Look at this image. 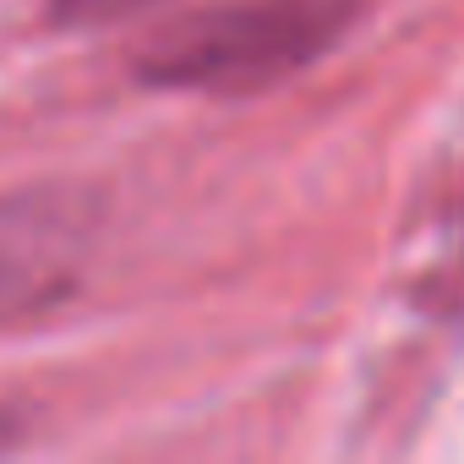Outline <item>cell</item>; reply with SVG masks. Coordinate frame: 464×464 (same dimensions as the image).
Instances as JSON below:
<instances>
[{"mask_svg":"<svg viewBox=\"0 0 464 464\" xmlns=\"http://www.w3.org/2000/svg\"><path fill=\"white\" fill-rule=\"evenodd\" d=\"M361 17V0H218L159 28L131 72L169 93L241 99L317 66Z\"/></svg>","mask_w":464,"mask_h":464,"instance_id":"obj_1","label":"cell"},{"mask_svg":"<svg viewBox=\"0 0 464 464\" xmlns=\"http://www.w3.org/2000/svg\"><path fill=\"white\" fill-rule=\"evenodd\" d=\"M148 6H159V0H50V17L61 28H110V23L137 17Z\"/></svg>","mask_w":464,"mask_h":464,"instance_id":"obj_3","label":"cell"},{"mask_svg":"<svg viewBox=\"0 0 464 464\" xmlns=\"http://www.w3.org/2000/svg\"><path fill=\"white\" fill-rule=\"evenodd\" d=\"M93 252V224L82 197L23 191L0 197V334L55 312Z\"/></svg>","mask_w":464,"mask_h":464,"instance_id":"obj_2","label":"cell"}]
</instances>
